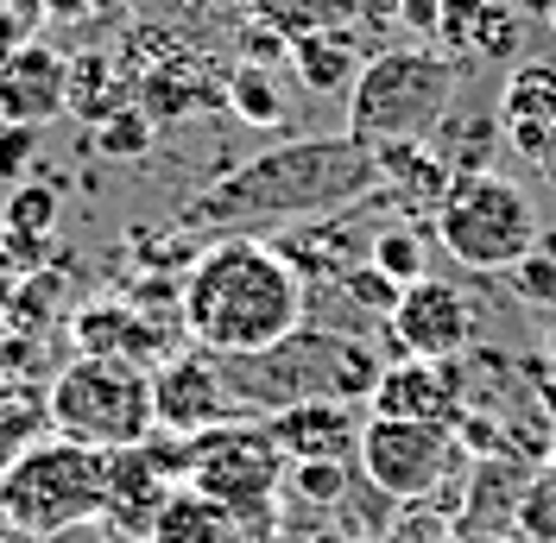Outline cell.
<instances>
[{"label": "cell", "mask_w": 556, "mask_h": 543, "mask_svg": "<svg viewBox=\"0 0 556 543\" xmlns=\"http://www.w3.org/2000/svg\"><path fill=\"white\" fill-rule=\"evenodd\" d=\"M380 184V152L361 146L348 134H323V139H285L266 146L260 159L235 165L228 177H215L208 190H197L190 203L177 209L184 228H266V222H311L329 215L342 203H361Z\"/></svg>", "instance_id": "obj_1"}, {"label": "cell", "mask_w": 556, "mask_h": 543, "mask_svg": "<svg viewBox=\"0 0 556 543\" xmlns=\"http://www.w3.org/2000/svg\"><path fill=\"white\" fill-rule=\"evenodd\" d=\"M177 323L222 361L273 354L304 329V278L273 240H215L177 285Z\"/></svg>", "instance_id": "obj_2"}, {"label": "cell", "mask_w": 556, "mask_h": 543, "mask_svg": "<svg viewBox=\"0 0 556 543\" xmlns=\"http://www.w3.org/2000/svg\"><path fill=\"white\" fill-rule=\"evenodd\" d=\"M455 58L430 51V45H405V51H380L348 89V139L361 146H405V139H430L437 121L455 108Z\"/></svg>", "instance_id": "obj_3"}, {"label": "cell", "mask_w": 556, "mask_h": 543, "mask_svg": "<svg viewBox=\"0 0 556 543\" xmlns=\"http://www.w3.org/2000/svg\"><path fill=\"white\" fill-rule=\"evenodd\" d=\"M0 518L20 538H58L89 518H108V455L83 442H33L0 475Z\"/></svg>", "instance_id": "obj_4"}, {"label": "cell", "mask_w": 556, "mask_h": 543, "mask_svg": "<svg viewBox=\"0 0 556 543\" xmlns=\"http://www.w3.org/2000/svg\"><path fill=\"white\" fill-rule=\"evenodd\" d=\"M51 424H58V437L83 442L96 455L139 449V442H152V430H159L152 374L134 367V361L76 354L64 374L51 379Z\"/></svg>", "instance_id": "obj_5"}, {"label": "cell", "mask_w": 556, "mask_h": 543, "mask_svg": "<svg viewBox=\"0 0 556 543\" xmlns=\"http://www.w3.org/2000/svg\"><path fill=\"white\" fill-rule=\"evenodd\" d=\"M437 240L468 272H513L538 253V203L500 171H468L437 203Z\"/></svg>", "instance_id": "obj_6"}, {"label": "cell", "mask_w": 556, "mask_h": 543, "mask_svg": "<svg viewBox=\"0 0 556 543\" xmlns=\"http://www.w3.org/2000/svg\"><path fill=\"white\" fill-rule=\"evenodd\" d=\"M190 455V487L215 500V506L241 512L253 525L273 531V506L278 487H285V455H278L273 430H253V424H228V430H208V437L184 442Z\"/></svg>", "instance_id": "obj_7"}, {"label": "cell", "mask_w": 556, "mask_h": 543, "mask_svg": "<svg viewBox=\"0 0 556 543\" xmlns=\"http://www.w3.org/2000/svg\"><path fill=\"white\" fill-rule=\"evenodd\" d=\"M354 462H361V475L380 500H430L455 462V430L374 417V424H361V455Z\"/></svg>", "instance_id": "obj_8"}, {"label": "cell", "mask_w": 556, "mask_h": 543, "mask_svg": "<svg viewBox=\"0 0 556 543\" xmlns=\"http://www.w3.org/2000/svg\"><path fill=\"white\" fill-rule=\"evenodd\" d=\"M152 405H159V430L190 442V437H208V430H228L241 399H235V379L222 374V354L184 348L152 374Z\"/></svg>", "instance_id": "obj_9"}, {"label": "cell", "mask_w": 556, "mask_h": 543, "mask_svg": "<svg viewBox=\"0 0 556 543\" xmlns=\"http://www.w3.org/2000/svg\"><path fill=\"white\" fill-rule=\"evenodd\" d=\"M386 329L405 361H455L475 341V304L450 278H417V285H405V304L392 310Z\"/></svg>", "instance_id": "obj_10"}, {"label": "cell", "mask_w": 556, "mask_h": 543, "mask_svg": "<svg viewBox=\"0 0 556 543\" xmlns=\"http://www.w3.org/2000/svg\"><path fill=\"white\" fill-rule=\"evenodd\" d=\"M468 411V386L455 361H399L386 367L374 386V417H399V424H443L455 430Z\"/></svg>", "instance_id": "obj_11"}, {"label": "cell", "mask_w": 556, "mask_h": 543, "mask_svg": "<svg viewBox=\"0 0 556 543\" xmlns=\"http://www.w3.org/2000/svg\"><path fill=\"white\" fill-rule=\"evenodd\" d=\"M70 341H76V354L134 361V367H146V374H159V367L177 354L172 341H165V329H159L146 310L121 304V298H96V304L76 310V316H70Z\"/></svg>", "instance_id": "obj_12"}, {"label": "cell", "mask_w": 556, "mask_h": 543, "mask_svg": "<svg viewBox=\"0 0 556 543\" xmlns=\"http://www.w3.org/2000/svg\"><path fill=\"white\" fill-rule=\"evenodd\" d=\"M70 114V58L45 38H26L0 70V121L7 127H51Z\"/></svg>", "instance_id": "obj_13"}, {"label": "cell", "mask_w": 556, "mask_h": 543, "mask_svg": "<svg viewBox=\"0 0 556 543\" xmlns=\"http://www.w3.org/2000/svg\"><path fill=\"white\" fill-rule=\"evenodd\" d=\"M374 235H380V228H374L367 215H361V222H354V215H336V222H304V228H291V235L273 240V247L298 266V278H329V272H336V285H342L354 266L374 260Z\"/></svg>", "instance_id": "obj_14"}, {"label": "cell", "mask_w": 556, "mask_h": 543, "mask_svg": "<svg viewBox=\"0 0 556 543\" xmlns=\"http://www.w3.org/2000/svg\"><path fill=\"white\" fill-rule=\"evenodd\" d=\"M266 430H273L285 462H348V455H361V424H354L336 399L285 405Z\"/></svg>", "instance_id": "obj_15"}, {"label": "cell", "mask_w": 556, "mask_h": 543, "mask_svg": "<svg viewBox=\"0 0 556 543\" xmlns=\"http://www.w3.org/2000/svg\"><path fill=\"white\" fill-rule=\"evenodd\" d=\"M146 538L152 543H266V525H253L241 512L203 500L197 487H177L172 500H165V512L152 518Z\"/></svg>", "instance_id": "obj_16"}, {"label": "cell", "mask_w": 556, "mask_h": 543, "mask_svg": "<svg viewBox=\"0 0 556 543\" xmlns=\"http://www.w3.org/2000/svg\"><path fill=\"white\" fill-rule=\"evenodd\" d=\"M437 51L513 58L519 51V7L513 0H450L443 7V26H437Z\"/></svg>", "instance_id": "obj_17"}, {"label": "cell", "mask_w": 556, "mask_h": 543, "mask_svg": "<svg viewBox=\"0 0 556 543\" xmlns=\"http://www.w3.org/2000/svg\"><path fill=\"white\" fill-rule=\"evenodd\" d=\"M127 102V76H121V64L108 58V51H83V58H70V114L76 121H89V127H102V121H114Z\"/></svg>", "instance_id": "obj_18"}, {"label": "cell", "mask_w": 556, "mask_h": 543, "mask_svg": "<svg viewBox=\"0 0 556 543\" xmlns=\"http://www.w3.org/2000/svg\"><path fill=\"white\" fill-rule=\"evenodd\" d=\"M500 127H551L556 134V64H519L506 76Z\"/></svg>", "instance_id": "obj_19"}, {"label": "cell", "mask_w": 556, "mask_h": 543, "mask_svg": "<svg viewBox=\"0 0 556 543\" xmlns=\"http://www.w3.org/2000/svg\"><path fill=\"white\" fill-rule=\"evenodd\" d=\"M291 64H298V76L311 89H354V76L367 70V58H354L348 38H336V33H298Z\"/></svg>", "instance_id": "obj_20"}, {"label": "cell", "mask_w": 556, "mask_h": 543, "mask_svg": "<svg viewBox=\"0 0 556 543\" xmlns=\"http://www.w3.org/2000/svg\"><path fill=\"white\" fill-rule=\"evenodd\" d=\"M228 108L241 121H253V127H285V89L260 64H241L228 76Z\"/></svg>", "instance_id": "obj_21"}, {"label": "cell", "mask_w": 556, "mask_h": 543, "mask_svg": "<svg viewBox=\"0 0 556 543\" xmlns=\"http://www.w3.org/2000/svg\"><path fill=\"white\" fill-rule=\"evenodd\" d=\"M58 209H64L58 184H13V190H7V215H0V228H7V235L51 240V228H58Z\"/></svg>", "instance_id": "obj_22"}, {"label": "cell", "mask_w": 556, "mask_h": 543, "mask_svg": "<svg viewBox=\"0 0 556 543\" xmlns=\"http://www.w3.org/2000/svg\"><path fill=\"white\" fill-rule=\"evenodd\" d=\"M374 266H380L386 278H399V285H417V278H430V247H424L417 228L386 222L380 235H374Z\"/></svg>", "instance_id": "obj_23"}, {"label": "cell", "mask_w": 556, "mask_h": 543, "mask_svg": "<svg viewBox=\"0 0 556 543\" xmlns=\"http://www.w3.org/2000/svg\"><path fill=\"white\" fill-rule=\"evenodd\" d=\"M152 127H159V121H152L146 108H121L114 121H102V127L89 134V146H96L102 159H146V152H152Z\"/></svg>", "instance_id": "obj_24"}, {"label": "cell", "mask_w": 556, "mask_h": 543, "mask_svg": "<svg viewBox=\"0 0 556 543\" xmlns=\"http://www.w3.org/2000/svg\"><path fill=\"white\" fill-rule=\"evenodd\" d=\"M342 298L361 310V316H380V323H392V310L405 304V285H399V278H386V272L367 260V266H354L342 278Z\"/></svg>", "instance_id": "obj_25"}, {"label": "cell", "mask_w": 556, "mask_h": 543, "mask_svg": "<svg viewBox=\"0 0 556 543\" xmlns=\"http://www.w3.org/2000/svg\"><path fill=\"white\" fill-rule=\"evenodd\" d=\"M285 480L304 506H342L348 500V462H291Z\"/></svg>", "instance_id": "obj_26"}, {"label": "cell", "mask_w": 556, "mask_h": 543, "mask_svg": "<svg viewBox=\"0 0 556 543\" xmlns=\"http://www.w3.org/2000/svg\"><path fill=\"white\" fill-rule=\"evenodd\" d=\"M506 285L519 291L525 304L556 310V260H551V253H531V260H519V266L506 272Z\"/></svg>", "instance_id": "obj_27"}, {"label": "cell", "mask_w": 556, "mask_h": 543, "mask_svg": "<svg viewBox=\"0 0 556 543\" xmlns=\"http://www.w3.org/2000/svg\"><path fill=\"white\" fill-rule=\"evenodd\" d=\"M33 152H38V127H7L0 121V184H26Z\"/></svg>", "instance_id": "obj_28"}, {"label": "cell", "mask_w": 556, "mask_h": 543, "mask_svg": "<svg viewBox=\"0 0 556 543\" xmlns=\"http://www.w3.org/2000/svg\"><path fill=\"white\" fill-rule=\"evenodd\" d=\"M443 7H450V0H399V20H405V26H412L417 38H430V45H437V26H443Z\"/></svg>", "instance_id": "obj_29"}, {"label": "cell", "mask_w": 556, "mask_h": 543, "mask_svg": "<svg viewBox=\"0 0 556 543\" xmlns=\"http://www.w3.org/2000/svg\"><path fill=\"white\" fill-rule=\"evenodd\" d=\"M20 285H26V272L13 260V247L0 235V323H13V304H20Z\"/></svg>", "instance_id": "obj_30"}, {"label": "cell", "mask_w": 556, "mask_h": 543, "mask_svg": "<svg viewBox=\"0 0 556 543\" xmlns=\"http://www.w3.org/2000/svg\"><path fill=\"white\" fill-rule=\"evenodd\" d=\"M26 45V13L13 7V0H0V70H7V58Z\"/></svg>", "instance_id": "obj_31"}, {"label": "cell", "mask_w": 556, "mask_h": 543, "mask_svg": "<svg viewBox=\"0 0 556 543\" xmlns=\"http://www.w3.org/2000/svg\"><path fill=\"white\" fill-rule=\"evenodd\" d=\"M89 7H96V0H38V13H45V20H83Z\"/></svg>", "instance_id": "obj_32"}, {"label": "cell", "mask_w": 556, "mask_h": 543, "mask_svg": "<svg viewBox=\"0 0 556 543\" xmlns=\"http://www.w3.org/2000/svg\"><path fill=\"white\" fill-rule=\"evenodd\" d=\"M538 171H544V177L556 184V139H551V152H544V165H538Z\"/></svg>", "instance_id": "obj_33"}, {"label": "cell", "mask_w": 556, "mask_h": 543, "mask_svg": "<svg viewBox=\"0 0 556 543\" xmlns=\"http://www.w3.org/2000/svg\"><path fill=\"white\" fill-rule=\"evenodd\" d=\"M544 26L556 33V0H544Z\"/></svg>", "instance_id": "obj_34"}, {"label": "cell", "mask_w": 556, "mask_h": 543, "mask_svg": "<svg viewBox=\"0 0 556 543\" xmlns=\"http://www.w3.org/2000/svg\"><path fill=\"white\" fill-rule=\"evenodd\" d=\"M462 543H506V538H462Z\"/></svg>", "instance_id": "obj_35"}, {"label": "cell", "mask_w": 556, "mask_h": 543, "mask_svg": "<svg viewBox=\"0 0 556 543\" xmlns=\"http://www.w3.org/2000/svg\"><path fill=\"white\" fill-rule=\"evenodd\" d=\"M551 367H556V329H551Z\"/></svg>", "instance_id": "obj_36"}, {"label": "cell", "mask_w": 556, "mask_h": 543, "mask_svg": "<svg viewBox=\"0 0 556 543\" xmlns=\"http://www.w3.org/2000/svg\"><path fill=\"white\" fill-rule=\"evenodd\" d=\"M102 7H127V0H102Z\"/></svg>", "instance_id": "obj_37"}]
</instances>
